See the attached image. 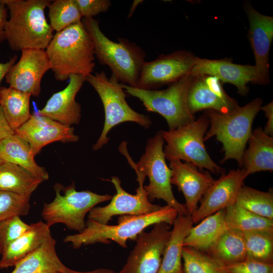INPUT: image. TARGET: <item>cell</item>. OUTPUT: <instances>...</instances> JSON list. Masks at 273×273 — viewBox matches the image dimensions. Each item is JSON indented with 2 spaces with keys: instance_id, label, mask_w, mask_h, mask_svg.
<instances>
[{
  "instance_id": "obj_7",
  "label": "cell",
  "mask_w": 273,
  "mask_h": 273,
  "mask_svg": "<svg viewBox=\"0 0 273 273\" xmlns=\"http://www.w3.org/2000/svg\"><path fill=\"white\" fill-rule=\"evenodd\" d=\"M209 125V120L205 114L176 129L161 130L166 142L163 149L165 159L169 161L184 160L200 169H206L215 174L224 173L225 170L211 159L204 145V137Z\"/></svg>"
},
{
  "instance_id": "obj_2",
  "label": "cell",
  "mask_w": 273,
  "mask_h": 273,
  "mask_svg": "<svg viewBox=\"0 0 273 273\" xmlns=\"http://www.w3.org/2000/svg\"><path fill=\"white\" fill-rule=\"evenodd\" d=\"M9 11L5 39L15 51L46 50L54 35L44 10L50 0H3Z\"/></svg>"
},
{
  "instance_id": "obj_39",
  "label": "cell",
  "mask_w": 273,
  "mask_h": 273,
  "mask_svg": "<svg viewBox=\"0 0 273 273\" xmlns=\"http://www.w3.org/2000/svg\"><path fill=\"white\" fill-rule=\"evenodd\" d=\"M79 10L84 18H93L106 12L111 6L109 0H75Z\"/></svg>"
},
{
  "instance_id": "obj_45",
  "label": "cell",
  "mask_w": 273,
  "mask_h": 273,
  "mask_svg": "<svg viewBox=\"0 0 273 273\" xmlns=\"http://www.w3.org/2000/svg\"><path fill=\"white\" fill-rule=\"evenodd\" d=\"M142 2V1H134L133 2V4L131 7V8H130V12L129 13V14H128V17H130L132 14L133 13V12L134 11V10L135 9V8H136L137 6L140 4L141 3V2Z\"/></svg>"
},
{
  "instance_id": "obj_13",
  "label": "cell",
  "mask_w": 273,
  "mask_h": 273,
  "mask_svg": "<svg viewBox=\"0 0 273 273\" xmlns=\"http://www.w3.org/2000/svg\"><path fill=\"white\" fill-rule=\"evenodd\" d=\"M114 185L116 194L112 197L110 203L103 207L95 206L88 212V219L98 223L108 224L116 215H140L151 213L161 206L152 203L148 199L144 188V183H138L135 194H131L121 186L119 178L116 176L109 180Z\"/></svg>"
},
{
  "instance_id": "obj_11",
  "label": "cell",
  "mask_w": 273,
  "mask_h": 273,
  "mask_svg": "<svg viewBox=\"0 0 273 273\" xmlns=\"http://www.w3.org/2000/svg\"><path fill=\"white\" fill-rule=\"evenodd\" d=\"M171 233L170 225L160 222L149 232H143L119 273H158Z\"/></svg>"
},
{
  "instance_id": "obj_44",
  "label": "cell",
  "mask_w": 273,
  "mask_h": 273,
  "mask_svg": "<svg viewBox=\"0 0 273 273\" xmlns=\"http://www.w3.org/2000/svg\"><path fill=\"white\" fill-rule=\"evenodd\" d=\"M61 273H119L113 270L107 268H98L88 271H79L70 269L65 266L64 270Z\"/></svg>"
},
{
  "instance_id": "obj_27",
  "label": "cell",
  "mask_w": 273,
  "mask_h": 273,
  "mask_svg": "<svg viewBox=\"0 0 273 273\" xmlns=\"http://www.w3.org/2000/svg\"><path fill=\"white\" fill-rule=\"evenodd\" d=\"M225 209L219 210L193 226L185 238L184 247L207 252L228 228L224 221Z\"/></svg>"
},
{
  "instance_id": "obj_43",
  "label": "cell",
  "mask_w": 273,
  "mask_h": 273,
  "mask_svg": "<svg viewBox=\"0 0 273 273\" xmlns=\"http://www.w3.org/2000/svg\"><path fill=\"white\" fill-rule=\"evenodd\" d=\"M17 56H14L11 58L9 61L5 63L0 62V90H1V83L6 74L9 71L10 68L14 65L16 61Z\"/></svg>"
},
{
  "instance_id": "obj_8",
  "label": "cell",
  "mask_w": 273,
  "mask_h": 273,
  "mask_svg": "<svg viewBox=\"0 0 273 273\" xmlns=\"http://www.w3.org/2000/svg\"><path fill=\"white\" fill-rule=\"evenodd\" d=\"M86 80L95 89L102 102L105 112V121L102 133L93 150L97 151L109 141L108 134L115 126L124 122L136 123L145 128L152 124L149 116L133 110L127 103L126 95L120 82L112 73L108 77L104 71L91 74Z\"/></svg>"
},
{
  "instance_id": "obj_26",
  "label": "cell",
  "mask_w": 273,
  "mask_h": 273,
  "mask_svg": "<svg viewBox=\"0 0 273 273\" xmlns=\"http://www.w3.org/2000/svg\"><path fill=\"white\" fill-rule=\"evenodd\" d=\"M0 157L5 162L26 169L43 181L49 178L44 168L35 162L29 144L15 132L0 141Z\"/></svg>"
},
{
  "instance_id": "obj_23",
  "label": "cell",
  "mask_w": 273,
  "mask_h": 273,
  "mask_svg": "<svg viewBox=\"0 0 273 273\" xmlns=\"http://www.w3.org/2000/svg\"><path fill=\"white\" fill-rule=\"evenodd\" d=\"M248 148L243 156V166L247 176L273 170V138L260 127L254 129L248 140Z\"/></svg>"
},
{
  "instance_id": "obj_21",
  "label": "cell",
  "mask_w": 273,
  "mask_h": 273,
  "mask_svg": "<svg viewBox=\"0 0 273 273\" xmlns=\"http://www.w3.org/2000/svg\"><path fill=\"white\" fill-rule=\"evenodd\" d=\"M69 79V83L65 88L54 94L37 113L71 126L79 124L80 121L81 106L75 98L85 81V77L71 75Z\"/></svg>"
},
{
  "instance_id": "obj_30",
  "label": "cell",
  "mask_w": 273,
  "mask_h": 273,
  "mask_svg": "<svg viewBox=\"0 0 273 273\" xmlns=\"http://www.w3.org/2000/svg\"><path fill=\"white\" fill-rule=\"evenodd\" d=\"M207 253L224 265L244 259L247 252L243 233L228 229Z\"/></svg>"
},
{
  "instance_id": "obj_5",
  "label": "cell",
  "mask_w": 273,
  "mask_h": 273,
  "mask_svg": "<svg viewBox=\"0 0 273 273\" xmlns=\"http://www.w3.org/2000/svg\"><path fill=\"white\" fill-rule=\"evenodd\" d=\"M262 103L261 99L256 98L225 113L206 110L205 114L209 118L210 127L204 135V141L215 136L222 144L224 156L221 163L233 159L237 161L240 167H243V156L252 132V123Z\"/></svg>"
},
{
  "instance_id": "obj_35",
  "label": "cell",
  "mask_w": 273,
  "mask_h": 273,
  "mask_svg": "<svg viewBox=\"0 0 273 273\" xmlns=\"http://www.w3.org/2000/svg\"><path fill=\"white\" fill-rule=\"evenodd\" d=\"M247 257L272 263L273 231L243 233Z\"/></svg>"
},
{
  "instance_id": "obj_46",
  "label": "cell",
  "mask_w": 273,
  "mask_h": 273,
  "mask_svg": "<svg viewBox=\"0 0 273 273\" xmlns=\"http://www.w3.org/2000/svg\"><path fill=\"white\" fill-rule=\"evenodd\" d=\"M5 162L3 159L2 158L0 157V164H1L2 163Z\"/></svg>"
},
{
  "instance_id": "obj_15",
  "label": "cell",
  "mask_w": 273,
  "mask_h": 273,
  "mask_svg": "<svg viewBox=\"0 0 273 273\" xmlns=\"http://www.w3.org/2000/svg\"><path fill=\"white\" fill-rule=\"evenodd\" d=\"M245 8L249 22L248 38L255 61L253 83L266 84L269 80L268 56L273 39V17L260 13L250 4Z\"/></svg>"
},
{
  "instance_id": "obj_31",
  "label": "cell",
  "mask_w": 273,
  "mask_h": 273,
  "mask_svg": "<svg viewBox=\"0 0 273 273\" xmlns=\"http://www.w3.org/2000/svg\"><path fill=\"white\" fill-rule=\"evenodd\" d=\"M228 229L242 233L273 231V220L257 215L234 203L225 209Z\"/></svg>"
},
{
  "instance_id": "obj_47",
  "label": "cell",
  "mask_w": 273,
  "mask_h": 273,
  "mask_svg": "<svg viewBox=\"0 0 273 273\" xmlns=\"http://www.w3.org/2000/svg\"><path fill=\"white\" fill-rule=\"evenodd\" d=\"M183 273H184V272H183Z\"/></svg>"
},
{
  "instance_id": "obj_14",
  "label": "cell",
  "mask_w": 273,
  "mask_h": 273,
  "mask_svg": "<svg viewBox=\"0 0 273 273\" xmlns=\"http://www.w3.org/2000/svg\"><path fill=\"white\" fill-rule=\"evenodd\" d=\"M19 60L12 66L5 76L9 86L38 97L44 74L51 65L46 52L40 49L23 50Z\"/></svg>"
},
{
  "instance_id": "obj_18",
  "label": "cell",
  "mask_w": 273,
  "mask_h": 273,
  "mask_svg": "<svg viewBox=\"0 0 273 273\" xmlns=\"http://www.w3.org/2000/svg\"><path fill=\"white\" fill-rule=\"evenodd\" d=\"M187 102L192 115L205 109L225 113L239 106L225 93L220 80L209 75L195 77L189 90Z\"/></svg>"
},
{
  "instance_id": "obj_25",
  "label": "cell",
  "mask_w": 273,
  "mask_h": 273,
  "mask_svg": "<svg viewBox=\"0 0 273 273\" xmlns=\"http://www.w3.org/2000/svg\"><path fill=\"white\" fill-rule=\"evenodd\" d=\"M191 215L178 214L164 250L158 273H183L184 241L193 226Z\"/></svg>"
},
{
  "instance_id": "obj_37",
  "label": "cell",
  "mask_w": 273,
  "mask_h": 273,
  "mask_svg": "<svg viewBox=\"0 0 273 273\" xmlns=\"http://www.w3.org/2000/svg\"><path fill=\"white\" fill-rule=\"evenodd\" d=\"M19 216H15L0 222V254L12 242L19 238L29 228Z\"/></svg>"
},
{
  "instance_id": "obj_1",
  "label": "cell",
  "mask_w": 273,
  "mask_h": 273,
  "mask_svg": "<svg viewBox=\"0 0 273 273\" xmlns=\"http://www.w3.org/2000/svg\"><path fill=\"white\" fill-rule=\"evenodd\" d=\"M45 51L57 80H66L71 75L86 78L94 71V44L82 21L57 32Z\"/></svg>"
},
{
  "instance_id": "obj_17",
  "label": "cell",
  "mask_w": 273,
  "mask_h": 273,
  "mask_svg": "<svg viewBox=\"0 0 273 273\" xmlns=\"http://www.w3.org/2000/svg\"><path fill=\"white\" fill-rule=\"evenodd\" d=\"M29 145L34 156L45 146L55 142L73 143L78 141L73 127L63 124L37 112L14 131Z\"/></svg>"
},
{
  "instance_id": "obj_33",
  "label": "cell",
  "mask_w": 273,
  "mask_h": 273,
  "mask_svg": "<svg viewBox=\"0 0 273 273\" xmlns=\"http://www.w3.org/2000/svg\"><path fill=\"white\" fill-rule=\"evenodd\" d=\"M184 273H228L224 265L209 254L192 247L182 250Z\"/></svg>"
},
{
  "instance_id": "obj_32",
  "label": "cell",
  "mask_w": 273,
  "mask_h": 273,
  "mask_svg": "<svg viewBox=\"0 0 273 273\" xmlns=\"http://www.w3.org/2000/svg\"><path fill=\"white\" fill-rule=\"evenodd\" d=\"M235 203L259 216L273 220V193L272 190L263 192L242 185Z\"/></svg>"
},
{
  "instance_id": "obj_12",
  "label": "cell",
  "mask_w": 273,
  "mask_h": 273,
  "mask_svg": "<svg viewBox=\"0 0 273 273\" xmlns=\"http://www.w3.org/2000/svg\"><path fill=\"white\" fill-rule=\"evenodd\" d=\"M196 58L189 51L180 50L146 61L142 67L136 87L154 90L179 80L191 72Z\"/></svg>"
},
{
  "instance_id": "obj_40",
  "label": "cell",
  "mask_w": 273,
  "mask_h": 273,
  "mask_svg": "<svg viewBox=\"0 0 273 273\" xmlns=\"http://www.w3.org/2000/svg\"><path fill=\"white\" fill-rule=\"evenodd\" d=\"M260 110H262L266 117L267 118L266 126L264 131L269 136L273 135V103L271 101L268 104L261 107Z\"/></svg>"
},
{
  "instance_id": "obj_4",
  "label": "cell",
  "mask_w": 273,
  "mask_h": 273,
  "mask_svg": "<svg viewBox=\"0 0 273 273\" xmlns=\"http://www.w3.org/2000/svg\"><path fill=\"white\" fill-rule=\"evenodd\" d=\"M82 22L91 37L100 63L108 66L120 83L136 87L146 62L142 48L125 38H118V42L111 40L101 31L99 21L93 18H84Z\"/></svg>"
},
{
  "instance_id": "obj_22",
  "label": "cell",
  "mask_w": 273,
  "mask_h": 273,
  "mask_svg": "<svg viewBox=\"0 0 273 273\" xmlns=\"http://www.w3.org/2000/svg\"><path fill=\"white\" fill-rule=\"evenodd\" d=\"M51 235L50 227L46 222L39 221L30 224L26 232L10 243L2 252L0 268L15 266L38 248Z\"/></svg>"
},
{
  "instance_id": "obj_6",
  "label": "cell",
  "mask_w": 273,
  "mask_h": 273,
  "mask_svg": "<svg viewBox=\"0 0 273 273\" xmlns=\"http://www.w3.org/2000/svg\"><path fill=\"white\" fill-rule=\"evenodd\" d=\"M195 77L190 73L162 90L144 89L120 83L124 92L139 99L148 111L163 116L169 130H173L195 120L187 102L189 90Z\"/></svg>"
},
{
  "instance_id": "obj_41",
  "label": "cell",
  "mask_w": 273,
  "mask_h": 273,
  "mask_svg": "<svg viewBox=\"0 0 273 273\" xmlns=\"http://www.w3.org/2000/svg\"><path fill=\"white\" fill-rule=\"evenodd\" d=\"M7 21L6 6L3 0H0V42L5 40V29Z\"/></svg>"
},
{
  "instance_id": "obj_36",
  "label": "cell",
  "mask_w": 273,
  "mask_h": 273,
  "mask_svg": "<svg viewBox=\"0 0 273 273\" xmlns=\"http://www.w3.org/2000/svg\"><path fill=\"white\" fill-rule=\"evenodd\" d=\"M30 198V196L0 191V222L13 216L27 215Z\"/></svg>"
},
{
  "instance_id": "obj_16",
  "label": "cell",
  "mask_w": 273,
  "mask_h": 273,
  "mask_svg": "<svg viewBox=\"0 0 273 273\" xmlns=\"http://www.w3.org/2000/svg\"><path fill=\"white\" fill-rule=\"evenodd\" d=\"M247 176L242 168L231 170L215 180L203 195L200 206L191 215L193 223L235 203L238 192Z\"/></svg>"
},
{
  "instance_id": "obj_3",
  "label": "cell",
  "mask_w": 273,
  "mask_h": 273,
  "mask_svg": "<svg viewBox=\"0 0 273 273\" xmlns=\"http://www.w3.org/2000/svg\"><path fill=\"white\" fill-rule=\"evenodd\" d=\"M178 214L176 209L166 205L147 214L120 215L116 225L103 224L88 219L82 232L67 236L64 242L71 243L74 249L96 243L108 244L111 241L126 248L128 240L135 241L148 226L160 222L172 225Z\"/></svg>"
},
{
  "instance_id": "obj_42",
  "label": "cell",
  "mask_w": 273,
  "mask_h": 273,
  "mask_svg": "<svg viewBox=\"0 0 273 273\" xmlns=\"http://www.w3.org/2000/svg\"><path fill=\"white\" fill-rule=\"evenodd\" d=\"M14 133V131L10 127L6 119L0 105V141Z\"/></svg>"
},
{
  "instance_id": "obj_19",
  "label": "cell",
  "mask_w": 273,
  "mask_h": 273,
  "mask_svg": "<svg viewBox=\"0 0 273 273\" xmlns=\"http://www.w3.org/2000/svg\"><path fill=\"white\" fill-rule=\"evenodd\" d=\"M171 184L176 186L185 199L184 204L191 215L196 210L203 195L214 179L208 172H201L194 165L179 160L170 161Z\"/></svg>"
},
{
  "instance_id": "obj_29",
  "label": "cell",
  "mask_w": 273,
  "mask_h": 273,
  "mask_svg": "<svg viewBox=\"0 0 273 273\" xmlns=\"http://www.w3.org/2000/svg\"><path fill=\"white\" fill-rule=\"evenodd\" d=\"M43 181L26 169L14 164H0V191L30 196Z\"/></svg>"
},
{
  "instance_id": "obj_28",
  "label": "cell",
  "mask_w": 273,
  "mask_h": 273,
  "mask_svg": "<svg viewBox=\"0 0 273 273\" xmlns=\"http://www.w3.org/2000/svg\"><path fill=\"white\" fill-rule=\"evenodd\" d=\"M31 96L11 86L1 87L0 105L6 119L15 131L23 125L31 117Z\"/></svg>"
},
{
  "instance_id": "obj_20",
  "label": "cell",
  "mask_w": 273,
  "mask_h": 273,
  "mask_svg": "<svg viewBox=\"0 0 273 273\" xmlns=\"http://www.w3.org/2000/svg\"><path fill=\"white\" fill-rule=\"evenodd\" d=\"M190 73L196 76H215L222 83L232 84L243 96L248 93L247 84L253 83L255 75L254 66L235 64L228 58L213 60L196 57Z\"/></svg>"
},
{
  "instance_id": "obj_38",
  "label": "cell",
  "mask_w": 273,
  "mask_h": 273,
  "mask_svg": "<svg viewBox=\"0 0 273 273\" xmlns=\"http://www.w3.org/2000/svg\"><path fill=\"white\" fill-rule=\"evenodd\" d=\"M228 273H273V263L246 257L244 259L224 265Z\"/></svg>"
},
{
  "instance_id": "obj_9",
  "label": "cell",
  "mask_w": 273,
  "mask_h": 273,
  "mask_svg": "<svg viewBox=\"0 0 273 273\" xmlns=\"http://www.w3.org/2000/svg\"><path fill=\"white\" fill-rule=\"evenodd\" d=\"M164 141L161 130H159L148 140L145 153L139 161L130 163L136 172L137 180H145L148 177L149 183L144 188L150 201L162 199L176 209L178 214H189L185 205L175 199L172 191L171 171L166 163Z\"/></svg>"
},
{
  "instance_id": "obj_24",
  "label": "cell",
  "mask_w": 273,
  "mask_h": 273,
  "mask_svg": "<svg viewBox=\"0 0 273 273\" xmlns=\"http://www.w3.org/2000/svg\"><path fill=\"white\" fill-rule=\"evenodd\" d=\"M56 244L51 235L38 248L17 262L11 273H61L66 266L57 254Z\"/></svg>"
},
{
  "instance_id": "obj_34",
  "label": "cell",
  "mask_w": 273,
  "mask_h": 273,
  "mask_svg": "<svg viewBox=\"0 0 273 273\" xmlns=\"http://www.w3.org/2000/svg\"><path fill=\"white\" fill-rule=\"evenodd\" d=\"M50 25L59 32L81 21L82 17L75 0H55L48 6Z\"/></svg>"
},
{
  "instance_id": "obj_10",
  "label": "cell",
  "mask_w": 273,
  "mask_h": 273,
  "mask_svg": "<svg viewBox=\"0 0 273 273\" xmlns=\"http://www.w3.org/2000/svg\"><path fill=\"white\" fill-rule=\"evenodd\" d=\"M54 188L55 197L51 203L44 204L41 213L43 219L50 228L61 223L78 233L86 226V214L98 204L110 201L112 197L89 190L77 191L73 182L67 187L56 184Z\"/></svg>"
}]
</instances>
